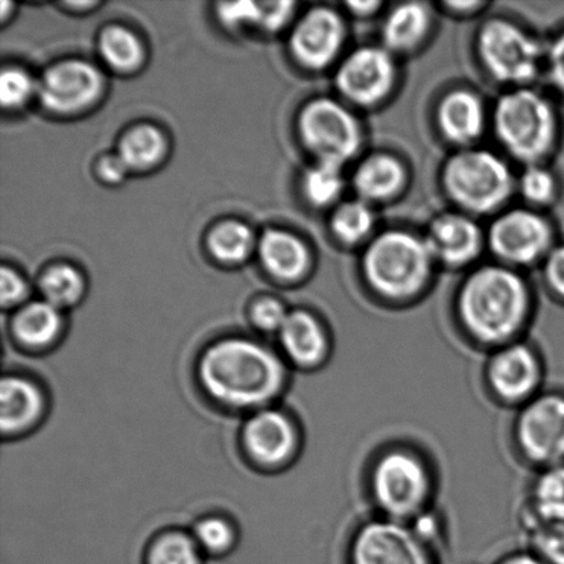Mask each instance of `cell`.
<instances>
[{"mask_svg": "<svg viewBox=\"0 0 564 564\" xmlns=\"http://www.w3.org/2000/svg\"><path fill=\"white\" fill-rule=\"evenodd\" d=\"M530 313L532 297L527 282L501 267H486L469 275L456 301L463 335L488 352L524 339Z\"/></svg>", "mask_w": 564, "mask_h": 564, "instance_id": "1", "label": "cell"}, {"mask_svg": "<svg viewBox=\"0 0 564 564\" xmlns=\"http://www.w3.org/2000/svg\"><path fill=\"white\" fill-rule=\"evenodd\" d=\"M208 394L226 406L258 408L280 394L286 373L281 359L259 343L230 339L208 348L200 361Z\"/></svg>", "mask_w": 564, "mask_h": 564, "instance_id": "2", "label": "cell"}, {"mask_svg": "<svg viewBox=\"0 0 564 564\" xmlns=\"http://www.w3.org/2000/svg\"><path fill=\"white\" fill-rule=\"evenodd\" d=\"M365 482L376 516L409 523L433 508V464L411 445L390 444L376 452Z\"/></svg>", "mask_w": 564, "mask_h": 564, "instance_id": "3", "label": "cell"}, {"mask_svg": "<svg viewBox=\"0 0 564 564\" xmlns=\"http://www.w3.org/2000/svg\"><path fill=\"white\" fill-rule=\"evenodd\" d=\"M433 258L427 241L405 231H389L365 252V279L379 296L408 301L427 284Z\"/></svg>", "mask_w": 564, "mask_h": 564, "instance_id": "4", "label": "cell"}, {"mask_svg": "<svg viewBox=\"0 0 564 564\" xmlns=\"http://www.w3.org/2000/svg\"><path fill=\"white\" fill-rule=\"evenodd\" d=\"M495 127L502 145L522 162L543 158L554 142V112L549 101L532 90L502 97L497 104Z\"/></svg>", "mask_w": 564, "mask_h": 564, "instance_id": "5", "label": "cell"}, {"mask_svg": "<svg viewBox=\"0 0 564 564\" xmlns=\"http://www.w3.org/2000/svg\"><path fill=\"white\" fill-rule=\"evenodd\" d=\"M512 442L519 457L535 469L564 463V391L543 390L518 409Z\"/></svg>", "mask_w": 564, "mask_h": 564, "instance_id": "6", "label": "cell"}, {"mask_svg": "<svg viewBox=\"0 0 564 564\" xmlns=\"http://www.w3.org/2000/svg\"><path fill=\"white\" fill-rule=\"evenodd\" d=\"M345 564H441L438 551L409 523L375 516L348 540Z\"/></svg>", "mask_w": 564, "mask_h": 564, "instance_id": "7", "label": "cell"}, {"mask_svg": "<svg viewBox=\"0 0 564 564\" xmlns=\"http://www.w3.org/2000/svg\"><path fill=\"white\" fill-rule=\"evenodd\" d=\"M444 184L458 206L489 213L511 195L512 176L505 162L486 151L456 154L444 170Z\"/></svg>", "mask_w": 564, "mask_h": 564, "instance_id": "8", "label": "cell"}, {"mask_svg": "<svg viewBox=\"0 0 564 564\" xmlns=\"http://www.w3.org/2000/svg\"><path fill=\"white\" fill-rule=\"evenodd\" d=\"M544 380L543 356L527 339L496 348L485 362V389L500 406L518 411L543 391Z\"/></svg>", "mask_w": 564, "mask_h": 564, "instance_id": "9", "label": "cell"}, {"mask_svg": "<svg viewBox=\"0 0 564 564\" xmlns=\"http://www.w3.org/2000/svg\"><path fill=\"white\" fill-rule=\"evenodd\" d=\"M304 145L319 162L343 165L358 151L361 131L357 120L339 102L321 98L310 102L299 116Z\"/></svg>", "mask_w": 564, "mask_h": 564, "instance_id": "10", "label": "cell"}, {"mask_svg": "<svg viewBox=\"0 0 564 564\" xmlns=\"http://www.w3.org/2000/svg\"><path fill=\"white\" fill-rule=\"evenodd\" d=\"M478 50L486 69L501 82L527 83L538 75L539 42L510 21L491 20L478 37Z\"/></svg>", "mask_w": 564, "mask_h": 564, "instance_id": "11", "label": "cell"}, {"mask_svg": "<svg viewBox=\"0 0 564 564\" xmlns=\"http://www.w3.org/2000/svg\"><path fill=\"white\" fill-rule=\"evenodd\" d=\"M36 91L43 107L52 112H80L97 101L102 76L85 61H65L44 72Z\"/></svg>", "mask_w": 564, "mask_h": 564, "instance_id": "12", "label": "cell"}, {"mask_svg": "<svg viewBox=\"0 0 564 564\" xmlns=\"http://www.w3.org/2000/svg\"><path fill=\"white\" fill-rule=\"evenodd\" d=\"M395 79L390 54L379 47H362L348 55L336 74L343 96L361 105H372L389 94Z\"/></svg>", "mask_w": 564, "mask_h": 564, "instance_id": "13", "label": "cell"}, {"mask_svg": "<svg viewBox=\"0 0 564 564\" xmlns=\"http://www.w3.org/2000/svg\"><path fill=\"white\" fill-rule=\"evenodd\" d=\"M551 241L549 223L540 215L516 209L496 220L489 242L497 257L511 263H530L543 256Z\"/></svg>", "mask_w": 564, "mask_h": 564, "instance_id": "14", "label": "cell"}, {"mask_svg": "<svg viewBox=\"0 0 564 564\" xmlns=\"http://www.w3.org/2000/svg\"><path fill=\"white\" fill-rule=\"evenodd\" d=\"M345 30L334 10L318 8L303 17L291 36V50L306 68L321 69L340 52Z\"/></svg>", "mask_w": 564, "mask_h": 564, "instance_id": "15", "label": "cell"}, {"mask_svg": "<svg viewBox=\"0 0 564 564\" xmlns=\"http://www.w3.org/2000/svg\"><path fill=\"white\" fill-rule=\"evenodd\" d=\"M245 442L257 462L278 466L291 460L297 452L299 436L295 424L284 413L262 411L247 423Z\"/></svg>", "mask_w": 564, "mask_h": 564, "instance_id": "16", "label": "cell"}, {"mask_svg": "<svg viewBox=\"0 0 564 564\" xmlns=\"http://www.w3.org/2000/svg\"><path fill=\"white\" fill-rule=\"evenodd\" d=\"M279 335L282 350L299 368H319L330 357L332 341L328 330L306 310L291 312Z\"/></svg>", "mask_w": 564, "mask_h": 564, "instance_id": "17", "label": "cell"}, {"mask_svg": "<svg viewBox=\"0 0 564 564\" xmlns=\"http://www.w3.org/2000/svg\"><path fill=\"white\" fill-rule=\"evenodd\" d=\"M427 245L433 257L452 267H460L477 257L480 231L473 220L462 215H444L431 226Z\"/></svg>", "mask_w": 564, "mask_h": 564, "instance_id": "18", "label": "cell"}, {"mask_svg": "<svg viewBox=\"0 0 564 564\" xmlns=\"http://www.w3.org/2000/svg\"><path fill=\"white\" fill-rule=\"evenodd\" d=\"M438 120L442 132L456 143H469L482 134L485 110L473 93L457 90L440 105Z\"/></svg>", "mask_w": 564, "mask_h": 564, "instance_id": "19", "label": "cell"}, {"mask_svg": "<svg viewBox=\"0 0 564 564\" xmlns=\"http://www.w3.org/2000/svg\"><path fill=\"white\" fill-rule=\"evenodd\" d=\"M259 257L268 272L282 280L302 278L308 269L306 246L288 231L268 230L259 241Z\"/></svg>", "mask_w": 564, "mask_h": 564, "instance_id": "20", "label": "cell"}, {"mask_svg": "<svg viewBox=\"0 0 564 564\" xmlns=\"http://www.w3.org/2000/svg\"><path fill=\"white\" fill-rule=\"evenodd\" d=\"M523 521L564 523V463L535 474L529 486Z\"/></svg>", "mask_w": 564, "mask_h": 564, "instance_id": "21", "label": "cell"}, {"mask_svg": "<svg viewBox=\"0 0 564 564\" xmlns=\"http://www.w3.org/2000/svg\"><path fill=\"white\" fill-rule=\"evenodd\" d=\"M41 391L25 379L6 378L0 387V422L3 433H17L31 425L41 414Z\"/></svg>", "mask_w": 564, "mask_h": 564, "instance_id": "22", "label": "cell"}, {"mask_svg": "<svg viewBox=\"0 0 564 564\" xmlns=\"http://www.w3.org/2000/svg\"><path fill=\"white\" fill-rule=\"evenodd\" d=\"M405 181V171L389 154H375L359 164L354 186L365 200H386L395 195Z\"/></svg>", "mask_w": 564, "mask_h": 564, "instance_id": "23", "label": "cell"}, {"mask_svg": "<svg viewBox=\"0 0 564 564\" xmlns=\"http://www.w3.org/2000/svg\"><path fill=\"white\" fill-rule=\"evenodd\" d=\"M430 26L427 9L422 3H403L391 11L384 22L386 46L397 52H406L417 46Z\"/></svg>", "mask_w": 564, "mask_h": 564, "instance_id": "24", "label": "cell"}, {"mask_svg": "<svg viewBox=\"0 0 564 564\" xmlns=\"http://www.w3.org/2000/svg\"><path fill=\"white\" fill-rule=\"evenodd\" d=\"M167 151L163 132L151 124H142L121 138L119 156L130 170H147L160 163Z\"/></svg>", "mask_w": 564, "mask_h": 564, "instance_id": "25", "label": "cell"}, {"mask_svg": "<svg viewBox=\"0 0 564 564\" xmlns=\"http://www.w3.org/2000/svg\"><path fill=\"white\" fill-rule=\"evenodd\" d=\"M61 328L59 308L47 302L28 304L14 319L15 336L28 346L42 347L57 337Z\"/></svg>", "mask_w": 564, "mask_h": 564, "instance_id": "26", "label": "cell"}, {"mask_svg": "<svg viewBox=\"0 0 564 564\" xmlns=\"http://www.w3.org/2000/svg\"><path fill=\"white\" fill-rule=\"evenodd\" d=\"M256 246L252 230L239 220H226L215 226L208 236V248L219 262L239 264L250 258Z\"/></svg>", "mask_w": 564, "mask_h": 564, "instance_id": "27", "label": "cell"}, {"mask_svg": "<svg viewBox=\"0 0 564 564\" xmlns=\"http://www.w3.org/2000/svg\"><path fill=\"white\" fill-rule=\"evenodd\" d=\"M98 47L102 58L115 69L132 70L142 64V43L123 26L107 28L99 36Z\"/></svg>", "mask_w": 564, "mask_h": 564, "instance_id": "28", "label": "cell"}, {"mask_svg": "<svg viewBox=\"0 0 564 564\" xmlns=\"http://www.w3.org/2000/svg\"><path fill=\"white\" fill-rule=\"evenodd\" d=\"M85 282L82 274L69 264H58L43 274L41 280V291L46 302L54 307L63 308L72 306L79 301Z\"/></svg>", "mask_w": 564, "mask_h": 564, "instance_id": "29", "label": "cell"}, {"mask_svg": "<svg viewBox=\"0 0 564 564\" xmlns=\"http://www.w3.org/2000/svg\"><path fill=\"white\" fill-rule=\"evenodd\" d=\"M527 549L545 564H564V523L523 521Z\"/></svg>", "mask_w": 564, "mask_h": 564, "instance_id": "30", "label": "cell"}, {"mask_svg": "<svg viewBox=\"0 0 564 564\" xmlns=\"http://www.w3.org/2000/svg\"><path fill=\"white\" fill-rule=\"evenodd\" d=\"M303 191L314 206H328L343 191L341 165L318 162L304 175Z\"/></svg>", "mask_w": 564, "mask_h": 564, "instance_id": "31", "label": "cell"}, {"mask_svg": "<svg viewBox=\"0 0 564 564\" xmlns=\"http://www.w3.org/2000/svg\"><path fill=\"white\" fill-rule=\"evenodd\" d=\"M373 226V214L364 202L341 204L332 217V229L341 241L356 245L369 235Z\"/></svg>", "mask_w": 564, "mask_h": 564, "instance_id": "32", "label": "cell"}, {"mask_svg": "<svg viewBox=\"0 0 564 564\" xmlns=\"http://www.w3.org/2000/svg\"><path fill=\"white\" fill-rule=\"evenodd\" d=\"M149 564H202L195 541L182 534L160 539L149 554Z\"/></svg>", "mask_w": 564, "mask_h": 564, "instance_id": "33", "label": "cell"}, {"mask_svg": "<svg viewBox=\"0 0 564 564\" xmlns=\"http://www.w3.org/2000/svg\"><path fill=\"white\" fill-rule=\"evenodd\" d=\"M36 90L37 85L24 70L6 68L0 75V101L6 109L22 107Z\"/></svg>", "mask_w": 564, "mask_h": 564, "instance_id": "34", "label": "cell"}, {"mask_svg": "<svg viewBox=\"0 0 564 564\" xmlns=\"http://www.w3.org/2000/svg\"><path fill=\"white\" fill-rule=\"evenodd\" d=\"M197 545L202 549L220 554L228 551L234 543V529L224 519L208 518L204 519L196 528Z\"/></svg>", "mask_w": 564, "mask_h": 564, "instance_id": "35", "label": "cell"}, {"mask_svg": "<svg viewBox=\"0 0 564 564\" xmlns=\"http://www.w3.org/2000/svg\"><path fill=\"white\" fill-rule=\"evenodd\" d=\"M217 14L223 24L229 28L261 25V2H225L217 6Z\"/></svg>", "mask_w": 564, "mask_h": 564, "instance_id": "36", "label": "cell"}, {"mask_svg": "<svg viewBox=\"0 0 564 564\" xmlns=\"http://www.w3.org/2000/svg\"><path fill=\"white\" fill-rule=\"evenodd\" d=\"M521 191L529 202L543 204L550 202L555 192V181L549 171L530 167L522 175Z\"/></svg>", "mask_w": 564, "mask_h": 564, "instance_id": "37", "label": "cell"}, {"mask_svg": "<svg viewBox=\"0 0 564 564\" xmlns=\"http://www.w3.org/2000/svg\"><path fill=\"white\" fill-rule=\"evenodd\" d=\"M290 313L275 299L268 297L259 301L252 308V318L259 328L267 332H280Z\"/></svg>", "mask_w": 564, "mask_h": 564, "instance_id": "38", "label": "cell"}, {"mask_svg": "<svg viewBox=\"0 0 564 564\" xmlns=\"http://www.w3.org/2000/svg\"><path fill=\"white\" fill-rule=\"evenodd\" d=\"M26 296L25 281L9 268L0 270V301L3 307L15 306Z\"/></svg>", "mask_w": 564, "mask_h": 564, "instance_id": "39", "label": "cell"}, {"mask_svg": "<svg viewBox=\"0 0 564 564\" xmlns=\"http://www.w3.org/2000/svg\"><path fill=\"white\" fill-rule=\"evenodd\" d=\"M263 30L269 32L280 31L291 20L295 3L293 2H261Z\"/></svg>", "mask_w": 564, "mask_h": 564, "instance_id": "40", "label": "cell"}, {"mask_svg": "<svg viewBox=\"0 0 564 564\" xmlns=\"http://www.w3.org/2000/svg\"><path fill=\"white\" fill-rule=\"evenodd\" d=\"M545 278L551 290L564 299V247L552 251L545 267Z\"/></svg>", "mask_w": 564, "mask_h": 564, "instance_id": "41", "label": "cell"}, {"mask_svg": "<svg viewBox=\"0 0 564 564\" xmlns=\"http://www.w3.org/2000/svg\"><path fill=\"white\" fill-rule=\"evenodd\" d=\"M130 169L127 167L126 163L119 154H110L99 160L98 174L101 180L108 182V184H119V182L126 178L127 173Z\"/></svg>", "mask_w": 564, "mask_h": 564, "instance_id": "42", "label": "cell"}, {"mask_svg": "<svg viewBox=\"0 0 564 564\" xmlns=\"http://www.w3.org/2000/svg\"><path fill=\"white\" fill-rule=\"evenodd\" d=\"M550 70L552 82L564 93V33L552 44Z\"/></svg>", "mask_w": 564, "mask_h": 564, "instance_id": "43", "label": "cell"}, {"mask_svg": "<svg viewBox=\"0 0 564 564\" xmlns=\"http://www.w3.org/2000/svg\"><path fill=\"white\" fill-rule=\"evenodd\" d=\"M494 564H545L540 557L533 554L532 551L524 549L512 551L510 554L501 556Z\"/></svg>", "mask_w": 564, "mask_h": 564, "instance_id": "44", "label": "cell"}, {"mask_svg": "<svg viewBox=\"0 0 564 564\" xmlns=\"http://www.w3.org/2000/svg\"><path fill=\"white\" fill-rule=\"evenodd\" d=\"M350 8L356 11V13L367 14L370 13V11L376 10V8H379V3L376 2H356L348 4Z\"/></svg>", "mask_w": 564, "mask_h": 564, "instance_id": "45", "label": "cell"}]
</instances>
